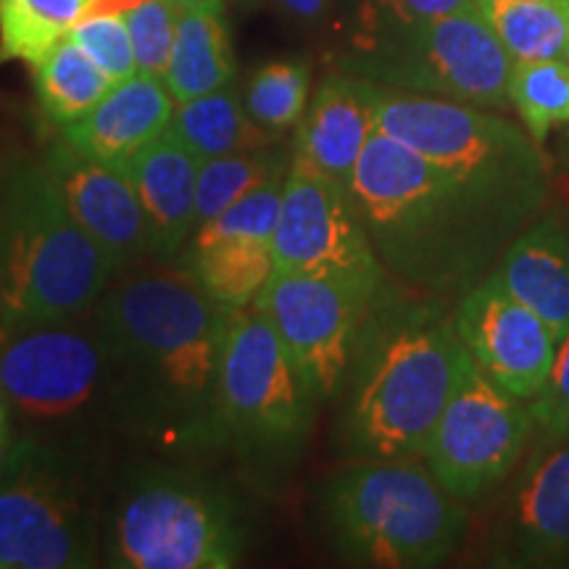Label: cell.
I'll return each mask as SVG.
<instances>
[{
	"label": "cell",
	"instance_id": "cell-1",
	"mask_svg": "<svg viewBox=\"0 0 569 569\" xmlns=\"http://www.w3.org/2000/svg\"><path fill=\"white\" fill-rule=\"evenodd\" d=\"M174 264L122 272L92 306L111 348L119 430L169 453L222 451L219 372L238 311Z\"/></svg>",
	"mask_w": 569,
	"mask_h": 569
},
{
	"label": "cell",
	"instance_id": "cell-2",
	"mask_svg": "<svg viewBox=\"0 0 569 569\" xmlns=\"http://www.w3.org/2000/svg\"><path fill=\"white\" fill-rule=\"evenodd\" d=\"M457 301L390 280L369 306L340 386L338 443L351 461L425 459L467 361Z\"/></svg>",
	"mask_w": 569,
	"mask_h": 569
},
{
	"label": "cell",
	"instance_id": "cell-3",
	"mask_svg": "<svg viewBox=\"0 0 569 569\" xmlns=\"http://www.w3.org/2000/svg\"><path fill=\"white\" fill-rule=\"evenodd\" d=\"M351 196L390 280L459 301L488 280L511 240L409 146L375 130Z\"/></svg>",
	"mask_w": 569,
	"mask_h": 569
},
{
	"label": "cell",
	"instance_id": "cell-4",
	"mask_svg": "<svg viewBox=\"0 0 569 569\" xmlns=\"http://www.w3.org/2000/svg\"><path fill=\"white\" fill-rule=\"evenodd\" d=\"M375 127L448 177L515 240L551 196L543 146L517 122L480 106L417 96L367 80Z\"/></svg>",
	"mask_w": 569,
	"mask_h": 569
},
{
	"label": "cell",
	"instance_id": "cell-5",
	"mask_svg": "<svg viewBox=\"0 0 569 569\" xmlns=\"http://www.w3.org/2000/svg\"><path fill=\"white\" fill-rule=\"evenodd\" d=\"M117 277L113 261L77 224L42 156H3L0 330L84 315Z\"/></svg>",
	"mask_w": 569,
	"mask_h": 569
},
{
	"label": "cell",
	"instance_id": "cell-6",
	"mask_svg": "<svg viewBox=\"0 0 569 569\" xmlns=\"http://www.w3.org/2000/svg\"><path fill=\"white\" fill-rule=\"evenodd\" d=\"M325 538L356 567H438L467 536V503L419 459L353 461L319 493Z\"/></svg>",
	"mask_w": 569,
	"mask_h": 569
},
{
	"label": "cell",
	"instance_id": "cell-7",
	"mask_svg": "<svg viewBox=\"0 0 569 569\" xmlns=\"http://www.w3.org/2000/svg\"><path fill=\"white\" fill-rule=\"evenodd\" d=\"M103 525V559L119 569H232L248 546L238 498L182 465L134 469Z\"/></svg>",
	"mask_w": 569,
	"mask_h": 569
},
{
	"label": "cell",
	"instance_id": "cell-8",
	"mask_svg": "<svg viewBox=\"0 0 569 569\" xmlns=\"http://www.w3.org/2000/svg\"><path fill=\"white\" fill-rule=\"evenodd\" d=\"M0 390L19 436L90 446L92 432L119 430L111 348L92 309L61 322L0 330Z\"/></svg>",
	"mask_w": 569,
	"mask_h": 569
},
{
	"label": "cell",
	"instance_id": "cell-9",
	"mask_svg": "<svg viewBox=\"0 0 569 569\" xmlns=\"http://www.w3.org/2000/svg\"><path fill=\"white\" fill-rule=\"evenodd\" d=\"M511 56L475 9L403 19L365 9L340 71L417 96L507 109Z\"/></svg>",
	"mask_w": 569,
	"mask_h": 569
},
{
	"label": "cell",
	"instance_id": "cell-10",
	"mask_svg": "<svg viewBox=\"0 0 569 569\" xmlns=\"http://www.w3.org/2000/svg\"><path fill=\"white\" fill-rule=\"evenodd\" d=\"M90 446L21 436L0 480V569H84L103 549Z\"/></svg>",
	"mask_w": 569,
	"mask_h": 569
},
{
	"label": "cell",
	"instance_id": "cell-11",
	"mask_svg": "<svg viewBox=\"0 0 569 569\" xmlns=\"http://www.w3.org/2000/svg\"><path fill=\"white\" fill-rule=\"evenodd\" d=\"M317 407L274 327L253 306L240 309L219 372L222 451L261 472L288 469L311 436Z\"/></svg>",
	"mask_w": 569,
	"mask_h": 569
},
{
	"label": "cell",
	"instance_id": "cell-12",
	"mask_svg": "<svg viewBox=\"0 0 569 569\" xmlns=\"http://www.w3.org/2000/svg\"><path fill=\"white\" fill-rule=\"evenodd\" d=\"M532 432L530 407L490 380L469 353L425 448V465L453 498L480 501L519 467Z\"/></svg>",
	"mask_w": 569,
	"mask_h": 569
},
{
	"label": "cell",
	"instance_id": "cell-13",
	"mask_svg": "<svg viewBox=\"0 0 569 569\" xmlns=\"http://www.w3.org/2000/svg\"><path fill=\"white\" fill-rule=\"evenodd\" d=\"M272 253L277 272L340 277L372 293L390 282L351 190L296 153L284 180Z\"/></svg>",
	"mask_w": 569,
	"mask_h": 569
},
{
	"label": "cell",
	"instance_id": "cell-14",
	"mask_svg": "<svg viewBox=\"0 0 569 569\" xmlns=\"http://www.w3.org/2000/svg\"><path fill=\"white\" fill-rule=\"evenodd\" d=\"M377 293L340 277L274 272L253 309L274 327L319 403L340 393L359 327Z\"/></svg>",
	"mask_w": 569,
	"mask_h": 569
},
{
	"label": "cell",
	"instance_id": "cell-15",
	"mask_svg": "<svg viewBox=\"0 0 569 569\" xmlns=\"http://www.w3.org/2000/svg\"><path fill=\"white\" fill-rule=\"evenodd\" d=\"M453 322L475 365L519 401H530L549 380L557 361V338L530 306L493 274L461 296Z\"/></svg>",
	"mask_w": 569,
	"mask_h": 569
},
{
	"label": "cell",
	"instance_id": "cell-16",
	"mask_svg": "<svg viewBox=\"0 0 569 569\" xmlns=\"http://www.w3.org/2000/svg\"><path fill=\"white\" fill-rule=\"evenodd\" d=\"M503 567L569 565V436L538 440L519 469L493 532Z\"/></svg>",
	"mask_w": 569,
	"mask_h": 569
},
{
	"label": "cell",
	"instance_id": "cell-17",
	"mask_svg": "<svg viewBox=\"0 0 569 569\" xmlns=\"http://www.w3.org/2000/svg\"><path fill=\"white\" fill-rule=\"evenodd\" d=\"M42 161L77 224L109 256L119 274L153 261L146 211L122 169L90 159L63 140H56Z\"/></svg>",
	"mask_w": 569,
	"mask_h": 569
},
{
	"label": "cell",
	"instance_id": "cell-18",
	"mask_svg": "<svg viewBox=\"0 0 569 569\" xmlns=\"http://www.w3.org/2000/svg\"><path fill=\"white\" fill-rule=\"evenodd\" d=\"M198 169L201 159L169 127L122 167L146 211L151 256L159 264L180 259L193 240Z\"/></svg>",
	"mask_w": 569,
	"mask_h": 569
},
{
	"label": "cell",
	"instance_id": "cell-19",
	"mask_svg": "<svg viewBox=\"0 0 569 569\" xmlns=\"http://www.w3.org/2000/svg\"><path fill=\"white\" fill-rule=\"evenodd\" d=\"M174 109L177 101L167 82L138 71L130 80L113 84L84 117L61 127V140L90 159L122 169L167 130Z\"/></svg>",
	"mask_w": 569,
	"mask_h": 569
},
{
	"label": "cell",
	"instance_id": "cell-20",
	"mask_svg": "<svg viewBox=\"0 0 569 569\" xmlns=\"http://www.w3.org/2000/svg\"><path fill=\"white\" fill-rule=\"evenodd\" d=\"M377 130L365 77L332 71L309 98L296 127V159L351 190L356 167Z\"/></svg>",
	"mask_w": 569,
	"mask_h": 569
},
{
	"label": "cell",
	"instance_id": "cell-21",
	"mask_svg": "<svg viewBox=\"0 0 569 569\" xmlns=\"http://www.w3.org/2000/svg\"><path fill=\"white\" fill-rule=\"evenodd\" d=\"M517 301L551 327L557 343L569 332V219L543 211L503 251L493 272Z\"/></svg>",
	"mask_w": 569,
	"mask_h": 569
},
{
	"label": "cell",
	"instance_id": "cell-22",
	"mask_svg": "<svg viewBox=\"0 0 569 569\" xmlns=\"http://www.w3.org/2000/svg\"><path fill=\"white\" fill-rule=\"evenodd\" d=\"M238 63L224 11H180L163 82L177 103L234 82Z\"/></svg>",
	"mask_w": 569,
	"mask_h": 569
},
{
	"label": "cell",
	"instance_id": "cell-23",
	"mask_svg": "<svg viewBox=\"0 0 569 569\" xmlns=\"http://www.w3.org/2000/svg\"><path fill=\"white\" fill-rule=\"evenodd\" d=\"M180 259L213 301L234 311L253 306L277 272L272 243L256 238H217L190 243Z\"/></svg>",
	"mask_w": 569,
	"mask_h": 569
},
{
	"label": "cell",
	"instance_id": "cell-24",
	"mask_svg": "<svg viewBox=\"0 0 569 569\" xmlns=\"http://www.w3.org/2000/svg\"><path fill=\"white\" fill-rule=\"evenodd\" d=\"M169 130L201 161L282 142V138L253 124L246 111L243 92L234 82L188 103H177Z\"/></svg>",
	"mask_w": 569,
	"mask_h": 569
},
{
	"label": "cell",
	"instance_id": "cell-25",
	"mask_svg": "<svg viewBox=\"0 0 569 569\" xmlns=\"http://www.w3.org/2000/svg\"><path fill=\"white\" fill-rule=\"evenodd\" d=\"M511 61L565 59L569 0H475Z\"/></svg>",
	"mask_w": 569,
	"mask_h": 569
},
{
	"label": "cell",
	"instance_id": "cell-26",
	"mask_svg": "<svg viewBox=\"0 0 569 569\" xmlns=\"http://www.w3.org/2000/svg\"><path fill=\"white\" fill-rule=\"evenodd\" d=\"M32 69L40 109L56 127L77 122L113 88L109 74L69 34Z\"/></svg>",
	"mask_w": 569,
	"mask_h": 569
},
{
	"label": "cell",
	"instance_id": "cell-27",
	"mask_svg": "<svg viewBox=\"0 0 569 569\" xmlns=\"http://www.w3.org/2000/svg\"><path fill=\"white\" fill-rule=\"evenodd\" d=\"M293 167V146L274 142L264 148H248V151L217 156L201 161L198 169V201H196V230L211 222L217 213L238 201L240 196L251 193L259 184L288 177Z\"/></svg>",
	"mask_w": 569,
	"mask_h": 569
},
{
	"label": "cell",
	"instance_id": "cell-28",
	"mask_svg": "<svg viewBox=\"0 0 569 569\" xmlns=\"http://www.w3.org/2000/svg\"><path fill=\"white\" fill-rule=\"evenodd\" d=\"M98 0H0V63H38Z\"/></svg>",
	"mask_w": 569,
	"mask_h": 569
},
{
	"label": "cell",
	"instance_id": "cell-29",
	"mask_svg": "<svg viewBox=\"0 0 569 569\" xmlns=\"http://www.w3.org/2000/svg\"><path fill=\"white\" fill-rule=\"evenodd\" d=\"M311 92V63L306 59L267 61L251 71L243 103L256 127L282 138L301 122Z\"/></svg>",
	"mask_w": 569,
	"mask_h": 569
},
{
	"label": "cell",
	"instance_id": "cell-30",
	"mask_svg": "<svg viewBox=\"0 0 569 569\" xmlns=\"http://www.w3.org/2000/svg\"><path fill=\"white\" fill-rule=\"evenodd\" d=\"M509 103L530 138L543 146L553 127L569 124V63L565 59L515 61L509 74Z\"/></svg>",
	"mask_w": 569,
	"mask_h": 569
},
{
	"label": "cell",
	"instance_id": "cell-31",
	"mask_svg": "<svg viewBox=\"0 0 569 569\" xmlns=\"http://www.w3.org/2000/svg\"><path fill=\"white\" fill-rule=\"evenodd\" d=\"M284 180H288V177L264 182L259 184V188H253L251 193L240 196L238 201L227 206L222 213H217L211 222L198 227L190 243H206V240L217 238H256L272 243L277 219H280L282 209Z\"/></svg>",
	"mask_w": 569,
	"mask_h": 569
},
{
	"label": "cell",
	"instance_id": "cell-32",
	"mask_svg": "<svg viewBox=\"0 0 569 569\" xmlns=\"http://www.w3.org/2000/svg\"><path fill=\"white\" fill-rule=\"evenodd\" d=\"M69 38L109 74L113 84L138 74L130 30H127V21L119 9H92L69 32Z\"/></svg>",
	"mask_w": 569,
	"mask_h": 569
},
{
	"label": "cell",
	"instance_id": "cell-33",
	"mask_svg": "<svg viewBox=\"0 0 569 569\" xmlns=\"http://www.w3.org/2000/svg\"><path fill=\"white\" fill-rule=\"evenodd\" d=\"M119 11H122L127 30H130L138 71L163 80L169 56H172L180 11L174 9L172 0H132Z\"/></svg>",
	"mask_w": 569,
	"mask_h": 569
},
{
	"label": "cell",
	"instance_id": "cell-34",
	"mask_svg": "<svg viewBox=\"0 0 569 569\" xmlns=\"http://www.w3.org/2000/svg\"><path fill=\"white\" fill-rule=\"evenodd\" d=\"M530 415L536 419L538 440H559L569 436V332L557 348V361L536 398H530Z\"/></svg>",
	"mask_w": 569,
	"mask_h": 569
},
{
	"label": "cell",
	"instance_id": "cell-35",
	"mask_svg": "<svg viewBox=\"0 0 569 569\" xmlns=\"http://www.w3.org/2000/svg\"><path fill=\"white\" fill-rule=\"evenodd\" d=\"M475 0H369V11L390 13V17L403 19H427V17H446V13H457L475 9Z\"/></svg>",
	"mask_w": 569,
	"mask_h": 569
},
{
	"label": "cell",
	"instance_id": "cell-36",
	"mask_svg": "<svg viewBox=\"0 0 569 569\" xmlns=\"http://www.w3.org/2000/svg\"><path fill=\"white\" fill-rule=\"evenodd\" d=\"M19 440L21 436H19L17 417H13L9 398H6L3 390H0V480L6 478V472L11 469L13 459H17Z\"/></svg>",
	"mask_w": 569,
	"mask_h": 569
},
{
	"label": "cell",
	"instance_id": "cell-37",
	"mask_svg": "<svg viewBox=\"0 0 569 569\" xmlns=\"http://www.w3.org/2000/svg\"><path fill=\"white\" fill-rule=\"evenodd\" d=\"M272 6L280 17L293 21V24L311 27L327 17L332 0H272Z\"/></svg>",
	"mask_w": 569,
	"mask_h": 569
},
{
	"label": "cell",
	"instance_id": "cell-38",
	"mask_svg": "<svg viewBox=\"0 0 569 569\" xmlns=\"http://www.w3.org/2000/svg\"><path fill=\"white\" fill-rule=\"evenodd\" d=\"M177 11H224V0H172Z\"/></svg>",
	"mask_w": 569,
	"mask_h": 569
},
{
	"label": "cell",
	"instance_id": "cell-39",
	"mask_svg": "<svg viewBox=\"0 0 569 569\" xmlns=\"http://www.w3.org/2000/svg\"><path fill=\"white\" fill-rule=\"evenodd\" d=\"M238 3H256V0H238Z\"/></svg>",
	"mask_w": 569,
	"mask_h": 569
},
{
	"label": "cell",
	"instance_id": "cell-40",
	"mask_svg": "<svg viewBox=\"0 0 569 569\" xmlns=\"http://www.w3.org/2000/svg\"><path fill=\"white\" fill-rule=\"evenodd\" d=\"M561 211H565V213H567V219H569V209H561Z\"/></svg>",
	"mask_w": 569,
	"mask_h": 569
},
{
	"label": "cell",
	"instance_id": "cell-41",
	"mask_svg": "<svg viewBox=\"0 0 569 569\" xmlns=\"http://www.w3.org/2000/svg\"><path fill=\"white\" fill-rule=\"evenodd\" d=\"M567 56H569V53H567Z\"/></svg>",
	"mask_w": 569,
	"mask_h": 569
}]
</instances>
